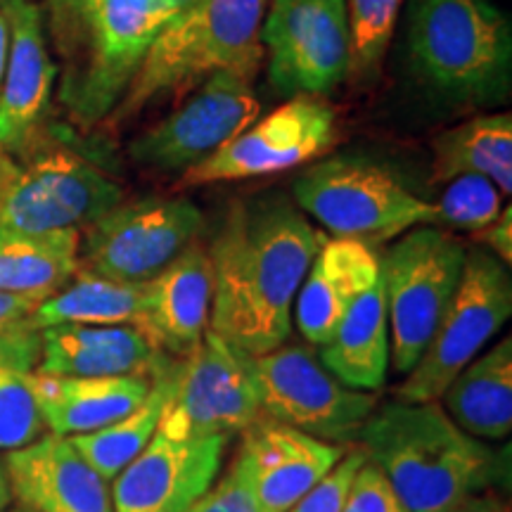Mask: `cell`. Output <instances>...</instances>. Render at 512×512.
Masks as SVG:
<instances>
[{
  "instance_id": "23",
  "label": "cell",
  "mask_w": 512,
  "mask_h": 512,
  "mask_svg": "<svg viewBox=\"0 0 512 512\" xmlns=\"http://www.w3.org/2000/svg\"><path fill=\"white\" fill-rule=\"evenodd\" d=\"M152 380L145 377H57L34 375V392L46 430L57 437H79L124 418L145 399Z\"/></svg>"
},
{
  "instance_id": "19",
  "label": "cell",
  "mask_w": 512,
  "mask_h": 512,
  "mask_svg": "<svg viewBox=\"0 0 512 512\" xmlns=\"http://www.w3.org/2000/svg\"><path fill=\"white\" fill-rule=\"evenodd\" d=\"M178 358L133 325H53L41 330L38 373L57 377L155 380Z\"/></svg>"
},
{
  "instance_id": "13",
  "label": "cell",
  "mask_w": 512,
  "mask_h": 512,
  "mask_svg": "<svg viewBox=\"0 0 512 512\" xmlns=\"http://www.w3.org/2000/svg\"><path fill=\"white\" fill-rule=\"evenodd\" d=\"M259 418L252 356L207 330L195 354L183 358L176 399L159 432L171 439H230L249 430Z\"/></svg>"
},
{
  "instance_id": "44",
  "label": "cell",
  "mask_w": 512,
  "mask_h": 512,
  "mask_svg": "<svg viewBox=\"0 0 512 512\" xmlns=\"http://www.w3.org/2000/svg\"><path fill=\"white\" fill-rule=\"evenodd\" d=\"M505 512H510V508H505Z\"/></svg>"
},
{
  "instance_id": "8",
  "label": "cell",
  "mask_w": 512,
  "mask_h": 512,
  "mask_svg": "<svg viewBox=\"0 0 512 512\" xmlns=\"http://www.w3.org/2000/svg\"><path fill=\"white\" fill-rule=\"evenodd\" d=\"M252 375L264 418L330 444H356L377 408L373 392H356L339 382L311 344L285 342L252 356Z\"/></svg>"
},
{
  "instance_id": "7",
  "label": "cell",
  "mask_w": 512,
  "mask_h": 512,
  "mask_svg": "<svg viewBox=\"0 0 512 512\" xmlns=\"http://www.w3.org/2000/svg\"><path fill=\"white\" fill-rule=\"evenodd\" d=\"M465 254L463 242L448 230L418 226L380 259L396 373H411L430 344L458 287Z\"/></svg>"
},
{
  "instance_id": "24",
  "label": "cell",
  "mask_w": 512,
  "mask_h": 512,
  "mask_svg": "<svg viewBox=\"0 0 512 512\" xmlns=\"http://www.w3.org/2000/svg\"><path fill=\"white\" fill-rule=\"evenodd\" d=\"M318 358L339 382L356 392H380L392 363L387 299L380 280L344 313Z\"/></svg>"
},
{
  "instance_id": "22",
  "label": "cell",
  "mask_w": 512,
  "mask_h": 512,
  "mask_svg": "<svg viewBox=\"0 0 512 512\" xmlns=\"http://www.w3.org/2000/svg\"><path fill=\"white\" fill-rule=\"evenodd\" d=\"M214 273L209 252L190 245L147 283V335L174 358H188L209 330Z\"/></svg>"
},
{
  "instance_id": "5",
  "label": "cell",
  "mask_w": 512,
  "mask_h": 512,
  "mask_svg": "<svg viewBox=\"0 0 512 512\" xmlns=\"http://www.w3.org/2000/svg\"><path fill=\"white\" fill-rule=\"evenodd\" d=\"M297 207L332 238L377 245L418 226H437L434 202L422 200L387 166L337 155L294 178Z\"/></svg>"
},
{
  "instance_id": "33",
  "label": "cell",
  "mask_w": 512,
  "mask_h": 512,
  "mask_svg": "<svg viewBox=\"0 0 512 512\" xmlns=\"http://www.w3.org/2000/svg\"><path fill=\"white\" fill-rule=\"evenodd\" d=\"M190 512H259L252 491V477H249L247 453L242 451V446L221 482H214L207 494L192 505Z\"/></svg>"
},
{
  "instance_id": "39",
  "label": "cell",
  "mask_w": 512,
  "mask_h": 512,
  "mask_svg": "<svg viewBox=\"0 0 512 512\" xmlns=\"http://www.w3.org/2000/svg\"><path fill=\"white\" fill-rule=\"evenodd\" d=\"M8 53H10V19H8V12H5L3 0H0V86H3Z\"/></svg>"
},
{
  "instance_id": "34",
  "label": "cell",
  "mask_w": 512,
  "mask_h": 512,
  "mask_svg": "<svg viewBox=\"0 0 512 512\" xmlns=\"http://www.w3.org/2000/svg\"><path fill=\"white\" fill-rule=\"evenodd\" d=\"M363 460H366V453H363L361 446L354 444L347 451V456L335 465V470L328 472L325 479H320L309 494L302 501L294 503L287 512H342L351 479H354L358 467L363 465Z\"/></svg>"
},
{
  "instance_id": "17",
  "label": "cell",
  "mask_w": 512,
  "mask_h": 512,
  "mask_svg": "<svg viewBox=\"0 0 512 512\" xmlns=\"http://www.w3.org/2000/svg\"><path fill=\"white\" fill-rule=\"evenodd\" d=\"M259 512H287L335 470L349 446L330 444L261 415L242 432Z\"/></svg>"
},
{
  "instance_id": "21",
  "label": "cell",
  "mask_w": 512,
  "mask_h": 512,
  "mask_svg": "<svg viewBox=\"0 0 512 512\" xmlns=\"http://www.w3.org/2000/svg\"><path fill=\"white\" fill-rule=\"evenodd\" d=\"M380 275V256L366 242L323 240L294 299L292 320L306 342L323 347L351 304L370 290Z\"/></svg>"
},
{
  "instance_id": "32",
  "label": "cell",
  "mask_w": 512,
  "mask_h": 512,
  "mask_svg": "<svg viewBox=\"0 0 512 512\" xmlns=\"http://www.w3.org/2000/svg\"><path fill=\"white\" fill-rule=\"evenodd\" d=\"M437 228L477 233L498 219L503 211V192L486 176L463 174L448 181V188L434 202Z\"/></svg>"
},
{
  "instance_id": "29",
  "label": "cell",
  "mask_w": 512,
  "mask_h": 512,
  "mask_svg": "<svg viewBox=\"0 0 512 512\" xmlns=\"http://www.w3.org/2000/svg\"><path fill=\"white\" fill-rule=\"evenodd\" d=\"M432 181L448 183L463 174L486 176L503 195L512 192V117L482 114L448 128L432 143Z\"/></svg>"
},
{
  "instance_id": "30",
  "label": "cell",
  "mask_w": 512,
  "mask_h": 512,
  "mask_svg": "<svg viewBox=\"0 0 512 512\" xmlns=\"http://www.w3.org/2000/svg\"><path fill=\"white\" fill-rule=\"evenodd\" d=\"M81 230L19 233L0 228V292L50 297L79 271Z\"/></svg>"
},
{
  "instance_id": "42",
  "label": "cell",
  "mask_w": 512,
  "mask_h": 512,
  "mask_svg": "<svg viewBox=\"0 0 512 512\" xmlns=\"http://www.w3.org/2000/svg\"><path fill=\"white\" fill-rule=\"evenodd\" d=\"M15 169H17V166L10 162V157L5 155L3 150H0V188H3V185L8 183V178L15 174Z\"/></svg>"
},
{
  "instance_id": "16",
  "label": "cell",
  "mask_w": 512,
  "mask_h": 512,
  "mask_svg": "<svg viewBox=\"0 0 512 512\" xmlns=\"http://www.w3.org/2000/svg\"><path fill=\"white\" fill-rule=\"evenodd\" d=\"M228 437L171 439L157 432L112 479L114 512H190L219 477Z\"/></svg>"
},
{
  "instance_id": "18",
  "label": "cell",
  "mask_w": 512,
  "mask_h": 512,
  "mask_svg": "<svg viewBox=\"0 0 512 512\" xmlns=\"http://www.w3.org/2000/svg\"><path fill=\"white\" fill-rule=\"evenodd\" d=\"M12 498L31 512H114L110 482L88 465L72 439L46 432L3 460Z\"/></svg>"
},
{
  "instance_id": "20",
  "label": "cell",
  "mask_w": 512,
  "mask_h": 512,
  "mask_svg": "<svg viewBox=\"0 0 512 512\" xmlns=\"http://www.w3.org/2000/svg\"><path fill=\"white\" fill-rule=\"evenodd\" d=\"M3 5L10 19V53L0 86V150H17L46 117L55 64L41 8L31 0H3Z\"/></svg>"
},
{
  "instance_id": "9",
  "label": "cell",
  "mask_w": 512,
  "mask_h": 512,
  "mask_svg": "<svg viewBox=\"0 0 512 512\" xmlns=\"http://www.w3.org/2000/svg\"><path fill=\"white\" fill-rule=\"evenodd\" d=\"M202 209L188 197H145L83 228L79 268L117 283L143 285L195 245Z\"/></svg>"
},
{
  "instance_id": "28",
  "label": "cell",
  "mask_w": 512,
  "mask_h": 512,
  "mask_svg": "<svg viewBox=\"0 0 512 512\" xmlns=\"http://www.w3.org/2000/svg\"><path fill=\"white\" fill-rule=\"evenodd\" d=\"M41 363V330L27 320L0 332V448L34 444L46 434L34 392V375Z\"/></svg>"
},
{
  "instance_id": "12",
  "label": "cell",
  "mask_w": 512,
  "mask_h": 512,
  "mask_svg": "<svg viewBox=\"0 0 512 512\" xmlns=\"http://www.w3.org/2000/svg\"><path fill=\"white\" fill-rule=\"evenodd\" d=\"M337 114L323 98L294 95L264 119H256L216 155L183 171V188L245 181L297 169L335 143Z\"/></svg>"
},
{
  "instance_id": "37",
  "label": "cell",
  "mask_w": 512,
  "mask_h": 512,
  "mask_svg": "<svg viewBox=\"0 0 512 512\" xmlns=\"http://www.w3.org/2000/svg\"><path fill=\"white\" fill-rule=\"evenodd\" d=\"M48 297H38V294H8L0 292V332L8 330L10 325L19 323L36 309L38 304Z\"/></svg>"
},
{
  "instance_id": "6",
  "label": "cell",
  "mask_w": 512,
  "mask_h": 512,
  "mask_svg": "<svg viewBox=\"0 0 512 512\" xmlns=\"http://www.w3.org/2000/svg\"><path fill=\"white\" fill-rule=\"evenodd\" d=\"M512 316L510 266L486 252L467 249L463 273L439 328L411 373L394 389L396 401H439L460 370L482 354Z\"/></svg>"
},
{
  "instance_id": "38",
  "label": "cell",
  "mask_w": 512,
  "mask_h": 512,
  "mask_svg": "<svg viewBox=\"0 0 512 512\" xmlns=\"http://www.w3.org/2000/svg\"><path fill=\"white\" fill-rule=\"evenodd\" d=\"M505 508L508 505L501 501V496H496L494 491H482V494L465 498L463 503H458L456 508L446 512H505Z\"/></svg>"
},
{
  "instance_id": "43",
  "label": "cell",
  "mask_w": 512,
  "mask_h": 512,
  "mask_svg": "<svg viewBox=\"0 0 512 512\" xmlns=\"http://www.w3.org/2000/svg\"><path fill=\"white\" fill-rule=\"evenodd\" d=\"M8 512H31V510H27V508H22V505H17L15 510H8Z\"/></svg>"
},
{
  "instance_id": "36",
  "label": "cell",
  "mask_w": 512,
  "mask_h": 512,
  "mask_svg": "<svg viewBox=\"0 0 512 512\" xmlns=\"http://www.w3.org/2000/svg\"><path fill=\"white\" fill-rule=\"evenodd\" d=\"M472 240L479 247H484L486 252H491L496 259H501L505 266L512 264V209L505 207L498 214L496 221H491L489 226L472 233Z\"/></svg>"
},
{
  "instance_id": "10",
  "label": "cell",
  "mask_w": 512,
  "mask_h": 512,
  "mask_svg": "<svg viewBox=\"0 0 512 512\" xmlns=\"http://www.w3.org/2000/svg\"><path fill=\"white\" fill-rule=\"evenodd\" d=\"M261 43L273 88L290 98H323L351 72L347 0H273Z\"/></svg>"
},
{
  "instance_id": "1",
  "label": "cell",
  "mask_w": 512,
  "mask_h": 512,
  "mask_svg": "<svg viewBox=\"0 0 512 512\" xmlns=\"http://www.w3.org/2000/svg\"><path fill=\"white\" fill-rule=\"evenodd\" d=\"M323 240L283 195L235 202L207 249L214 273L209 330L247 356L290 342L294 299Z\"/></svg>"
},
{
  "instance_id": "3",
  "label": "cell",
  "mask_w": 512,
  "mask_h": 512,
  "mask_svg": "<svg viewBox=\"0 0 512 512\" xmlns=\"http://www.w3.org/2000/svg\"><path fill=\"white\" fill-rule=\"evenodd\" d=\"M268 0H202L157 31L131 86L112 110L114 124L150 102L204 83L219 72L252 81L264 62L261 22Z\"/></svg>"
},
{
  "instance_id": "25",
  "label": "cell",
  "mask_w": 512,
  "mask_h": 512,
  "mask_svg": "<svg viewBox=\"0 0 512 512\" xmlns=\"http://www.w3.org/2000/svg\"><path fill=\"white\" fill-rule=\"evenodd\" d=\"M444 399L460 430L475 439L503 441L512 432V339L505 337L453 377Z\"/></svg>"
},
{
  "instance_id": "35",
  "label": "cell",
  "mask_w": 512,
  "mask_h": 512,
  "mask_svg": "<svg viewBox=\"0 0 512 512\" xmlns=\"http://www.w3.org/2000/svg\"><path fill=\"white\" fill-rule=\"evenodd\" d=\"M342 512H408L406 505L377 467L366 458L344 498Z\"/></svg>"
},
{
  "instance_id": "2",
  "label": "cell",
  "mask_w": 512,
  "mask_h": 512,
  "mask_svg": "<svg viewBox=\"0 0 512 512\" xmlns=\"http://www.w3.org/2000/svg\"><path fill=\"white\" fill-rule=\"evenodd\" d=\"M356 444L408 512H446L501 477L496 453L448 418L439 401H389L368 415Z\"/></svg>"
},
{
  "instance_id": "40",
  "label": "cell",
  "mask_w": 512,
  "mask_h": 512,
  "mask_svg": "<svg viewBox=\"0 0 512 512\" xmlns=\"http://www.w3.org/2000/svg\"><path fill=\"white\" fill-rule=\"evenodd\" d=\"M202 0H157V8L162 12L164 22H169L171 17L181 15V12L195 8V5H200Z\"/></svg>"
},
{
  "instance_id": "14",
  "label": "cell",
  "mask_w": 512,
  "mask_h": 512,
  "mask_svg": "<svg viewBox=\"0 0 512 512\" xmlns=\"http://www.w3.org/2000/svg\"><path fill=\"white\" fill-rule=\"evenodd\" d=\"M79 5L88 55L69 91V105L83 126H93L112 114L131 86L164 17L157 0H79Z\"/></svg>"
},
{
  "instance_id": "11",
  "label": "cell",
  "mask_w": 512,
  "mask_h": 512,
  "mask_svg": "<svg viewBox=\"0 0 512 512\" xmlns=\"http://www.w3.org/2000/svg\"><path fill=\"white\" fill-rule=\"evenodd\" d=\"M124 200V190L67 150L46 152L15 169L0 188V228L19 233L81 230Z\"/></svg>"
},
{
  "instance_id": "27",
  "label": "cell",
  "mask_w": 512,
  "mask_h": 512,
  "mask_svg": "<svg viewBox=\"0 0 512 512\" xmlns=\"http://www.w3.org/2000/svg\"><path fill=\"white\" fill-rule=\"evenodd\" d=\"M181 373L183 358H178L174 366L159 373L152 380L150 392H147L145 399L131 413L119 418L117 422H112V425L102 427V430L69 437L76 451L88 460V465L105 482H112L155 439L166 411H169V406L176 399Z\"/></svg>"
},
{
  "instance_id": "26",
  "label": "cell",
  "mask_w": 512,
  "mask_h": 512,
  "mask_svg": "<svg viewBox=\"0 0 512 512\" xmlns=\"http://www.w3.org/2000/svg\"><path fill=\"white\" fill-rule=\"evenodd\" d=\"M24 320L36 330L53 325H133L147 332V283H117L79 268L62 290L43 299Z\"/></svg>"
},
{
  "instance_id": "15",
  "label": "cell",
  "mask_w": 512,
  "mask_h": 512,
  "mask_svg": "<svg viewBox=\"0 0 512 512\" xmlns=\"http://www.w3.org/2000/svg\"><path fill=\"white\" fill-rule=\"evenodd\" d=\"M261 114L252 81L235 72L209 76L181 110L159 121L128 145L140 166L188 171L226 147Z\"/></svg>"
},
{
  "instance_id": "31",
  "label": "cell",
  "mask_w": 512,
  "mask_h": 512,
  "mask_svg": "<svg viewBox=\"0 0 512 512\" xmlns=\"http://www.w3.org/2000/svg\"><path fill=\"white\" fill-rule=\"evenodd\" d=\"M403 0H347L351 29V72L356 79L370 81L392 41Z\"/></svg>"
},
{
  "instance_id": "4",
  "label": "cell",
  "mask_w": 512,
  "mask_h": 512,
  "mask_svg": "<svg viewBox=\"0 0 512 512\" xmlns=\"http://www.w3.org/2000/svg\"><path fill=\"white\" fill-rule=\"evenodd\" d=\"M408 55L415 74L448 100L508 98L512 24L494 0H411Z\"/></svg>"
},
{
  "instance_id": "41",
  "label": "cell",
  "mask_w": 512,
  "mask_h": 512,
  "mask_svg": "<svg viewBox=\"0 0 512 512\" xmlns=\"http://www.w3.org/2000/svg\"><path fill=\"white\" fill-rule=\"evenodd\" d=\"M12 503V491H10V482L8 475H5V465L0 460V512H8Z\"/></svg>"
}]
</instances>
